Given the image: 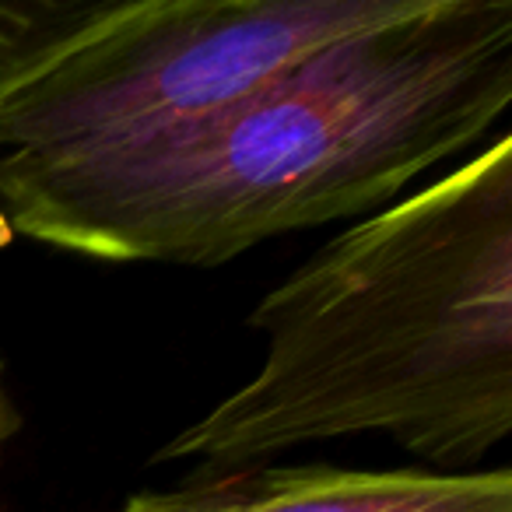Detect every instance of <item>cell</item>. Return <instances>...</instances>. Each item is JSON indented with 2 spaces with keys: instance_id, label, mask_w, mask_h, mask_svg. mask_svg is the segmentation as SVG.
I'll list each match as a JSON object with an SVG mask.
<instances>
[{
  "instance_id": "cell-1",
  "label": "cell",
  "mask_w": 512,
  "mask_h": 512,
  "mask_svg": "<svg viewBox=\"0 0 512 512\" xmlns=\"http://www.w3.org/2000/svg\"><path fill=\"white\" fill-rule=\"evenodd\" d=\"M509 102L512 0H404L214 113L0 200V218L99 260L221 264L386 204Z\"/></svg>"
},
{
  "instance_id": "cell-2",
  "label": "cell",
  "mask_w": 512,
  "mask_h": 512,
  "mask_svg": "<svg viewBox=\"0 0 512 512\" xmlns=\"http://www.w3.org/2000/svg\"><path fill=\"white\" fill-rule=\"evenodd\" d=\"M249 323L267 358L155 463L207 474L386 432L467 474L512 432V137L383 207L288 274Z\"/></svg>"
},
{
  "instance_id": "cell-3",
  "label": "cell",
  "mask_w": 512,
  "mask_h": 512,
  "mask_svg": "<svg viewBox=\"0 0 512 512\" xmlns=\"http://www.w3.org/2000/svg\"><path fill=\"white\" fill-rule=\"evenodd\" d=\"M404 0H95L0 95V200L81 176L242 99Z\"/></svg>"
},
{
  "instance_id": "cell-4",
  "label": "cell",
  "mask_w": 512,
  "mask_h": 512,
  "mask_svg": "<svg viewBox=\"0 0 512 512\" xmlns=\"http://www.w3.org/2000/svg\"><path fill=\"white\" fill-rule=\"evenodd\" d=\"M123 512H512V470H228L193 474L172 491H141Z\"/></svg>"
},
{
  "instance_id": "cell-5",
  "label": "cell",
  "mask_w": 512,
  "mask_h": 512,
  "mask_svg": "<svg viewBox=\"0 0 512 512\" xmlns=\"http://www.w3.org/2000/svg\"><path fill=\"white\" fill-rule=\"evenodd\" d=\"M92 4L95 0H0V95L78 29Z\"/></svg>"
},
{
  "instance_id": "cell-6",
  "label": "cell",
  "mask_w": 512,
  "mask_h": 512,
  "mask_svg": "<svg viewBox=\"0 0 512 512\" xmlns=\"http://www.w3.org/2000/svg\"><path fill=\"white\" fill-rule=\"evenodd\" d=\"M8 432H11V411H8V400H4V369H0V442H4Z\"/></svg>"
}]
</instances>
